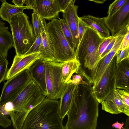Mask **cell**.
Segmentation results:
<instances>
[{"label":"cell","instance_id":"cb8c5ba5","mask_svg":"<svg viewBox=\"0 0 129 129\" xmlns=\"http://www.w3.org/2000/svg\"><path fill=\"white\" fill-rule=\"evenodd\" d=\"M58 18L60 22L62 30L65 37L71 48L75 51V47L72 34L67 23L63 18L61 19L59 17Z\"/></svg>","mask_w":129,"mask_h":129},{"label":"cell","instance_id":"2e32d148","mask_svg":"<svg viewBox=\"0 0 129 129\" xmlns=\"http://www.w3.org/2000/svg\"><path fill=\"white\" fill-rule=\"evenodd\" d=\"M28 69L31 79L39 86L43 93L47 94L45 62L40 59L34 62Z\"/></svg>","mask_w":129,"mask_h":129},{"label":"cell","instance_id":"bcb514c9","mask_svg":"<svg viewBox=\"0 0 129 129\" xmlns=\"http://www.w3.org/2000/svg\"><path fill=\"white\" fill-rule=\"evenodd\" d=\"M6 1V0H0V1L2 3L5 1Z\"/></svg>","mask_w":129,"mask_h":129},{"label":"cell","instance_id":"6da1fadb","mask_svg":"<svg viewBox=\"0 0 129 129\" xmlns=\"http://www.w3.org/2000/svg\"><path fill=\"white\" fill-rule=\"evenodd\" d=\"M91 85H77L67 115L64 129H95L99 115V102Z\"/></svg>","mask_w":129,"mask_h":129},{"label":"cell","instance_id":"f6af8a7d","mask_svg":"<svg viewBox=\"0 0 129 129\" xmlns=\"http://www.w3.org/2000/svg\"><path fill=\"white\" fill-rule=\"evenodd\" d=\"M29 0H25V1L24 4L26 5V6H27V8L29 6Z\"/></svg>","mask_w":129,"mask_h":129},{"label":"cell","instance_id":"ee69618b","mask_svg":"<svg viewBox=\"0 0 129 129\" xmlns=\"http://www.w3.org/2000/svg\"><path fill=\"white\" fill-rule=\"evenodd\" d=\"M129 117L126 120L125 124V126L124 129H129Z\"/></svg>","mask_w":129,"mask_h":129},{"label":"cell","instance_id":"52a82bcc","mask_svg":"<svg viewBox=\"0 0 129 129\" xmlns=\"http://www.w3.org/2000/svg\"><path fill=\"white\" fill-rule=\"evenodd\" d=\"M45 62L47 91L46 97L58 100L60 98L67 84L62 81L61 62Z\"/></svg>","mask_w":129,"mask_h":129},{"label":"cell","instance_id":"3957f363","mask_svg":"<svg viewBox=\"0 0 129 129\" xmlns=\"http://www.w3.org/2000/svg\"><path fill=\"white\" fill-rule=\"evenodd\" d=\"M59 101L46 97L28 113L21 129H64Z\"/></svg>","mask_w":129,"mask_h":129},{"label":"cell","instance_id":"e575fe53","mask_svg":"<svg viewBox=\"0 0 129 129\" xmlns=\"http://www.w3.org/2000/svg\"><path fill=\"white\" fill-rule=\"evenodd\" d=\"M74 0H55L60 12H64Z\"/></svg>","mask_w":129,"mask_h":129},{"label":"cell","instance_id":"8d00e7d4","mask_svg":"<svg viewBox=\"0 0 129 129\" xmlns=\"http://www.w3.org/2000/svg\"><path fill=\"white\" fill-rule=\"evenodd\" d=\"M86 26V24L79 17L78 28L79 44L80 41L83 35L85 27Z\"/></svg>","mask_w":129,"mask_h":129},{"label":"cell","instance_id":"f1b7e54d","mask_svg":"<svg viewBox=\"0 0 129 129\" xmlns=\"http://www.w3.org/2000/svg\"><path fill=\"white\" fill-rule=\"evenodd\" d=\"M41 42V36L40 33L36 37L33 44L24 55H27L39 51Z\"/></svg>","mask_w":129,"mask_h":129},{"label":"cell","instance_id":"60d3db41","mask_svg":"<svg viewBox=\"0 0 129 129\" xmlns=\"http://www.w3.org/2000/svg\"><path fill=\"white\" fill-rule=\"evenodd\" d=\"M25 0H12V3L15 5L22 7L23 6Z\"/></svg>","mask_w":129,"mask_h":129},{"label":"cell","instance_id":"4fadbf2b","mask_svg":"<svg viewBox=\"0 0 129 129\" xmlns=\"http://www.w3.org/2000/svg\"><path fill=\"white\" fill-rule=\"evenodd\" d=\"M32 9L42 19L48 20L58 18L61 12L55 0H36Z\"/></svg>","mask_w":129,"mask_h":129},{"label":"cell","instance_id":"30bf717a","mask_svg":"<svg viewBox=\"0 0 129 129\" xmlns=\"http://www.w3.org/2000/svg\"><path fill=\"white\" fill-rule=\"evenodd\" d=\"M105 21L113 36L129 24V0L113 15L105 17Z\"/></svg>","mask_w":129,"mask_h":129},{"label":"cell","instance_id":"7c38bea8","mask_svg":"<svg viewBox=\"0 0 129 129\" xmlns=\"http://www.w3.org/2000/svg\"><path fill=\"white\" fill-rule=\"evenodd\" d=\"M39 22L42 38V42L39 50L41 53L40 59L45 61H53L55 58L54 51L46 28V23L45 19H42L40 16Z\"/></svg>","mask_w":129,"mask_h":129},{"label":"cell","instance_id":"7402d4cb","mask_svg":"<svg viewBox=\"0 0 129 129\" xmlns=\"http://www.w3.org/2000/svg\"><path fill=\"white\" fill-rule=\"evenodd\" d=\"M26 6H18L10 4L7 2L2 3L0 8V17L4 21L9 23L11 18L16 15L23 12Z\"/></svg>","mask_w":129,"mask_h":129},{"label":"cell","instance_id":"836d02e7","mask_svg":"<svg viewBox=\"0 0 129 129\" xmlns=\"http://www.w3.org/2000/svg\"><path fill=\"white\" fill-rule=\"evenodd\" d=\"M12 124L11 121L8 117V115L3 114L0 110V125L6 128L10 126Z\"/></svg>","mask_w":129,"mask_h":129},{"label":"cell","instance_id":"9a60e30c","mask_svg":"<svg viewBox=\"0 0 129 129\" xmlns=\"http://www.w3.org/2000/svg\"><path fill=\"white\" fill-rule=\"evenodd\" d=\"M73 2L62 13L63 18L67 23L71 33L75 51L79 44V17L77 15L78 6L74 5Z\"/></svg>","mask_w":129,"mask_h":129},{"label":"cell","instance_id":"ba28073f","mask_svg":"<svg viewBox=\"0 0 129 129\" xmlns=\"http://www.w3.org/2000/svg\"><path fill=\"white\" fill-rule=\"evenodd\" d=\"M116 54L99 81L92 87L94 94L99 103H101L116 89Z\"/></svg>","mask_w":129,"mask_h":129},{"label":"cell","instance_id":"ab89813d","mask_svg":"<svg viewBox=\"0 0 129 129\" xmlns=\"http://www.w3.org/2000/svg\"><path fill=\"white\" fill-rule=\"evenodd\" d=\"M124 125V123L123 122H122V123H121L118 122V121H117L116 122L112 124V127L119 129H124V128L123 127Z\"/></svg>","mask_w":129,"mask_h":129},{"label":"cell","instance_id":"ffe728a7","mask_svg":"<svg viewBox=\"0 0 129 129\" xmlns=\"http://www.w3.org/2000/svg\"><path fill=\"white\" fill-rule=\"evenodd\" d=\"M0 19V52L7 58L9 50L14 46L12 34L8 30V27Z\"/></svg>","mask_w":129,"mask_h":129},{"label":"cell","instance_id":"f35d334b","mask_svg":"<svg viewBox=\"0 0 129 129\" xmlns=\"http://www.w3.org/2000/svg\"><path fill=\"white\" fill-rule=\"evenodd\" d=\"M129 48V31L125 35L119 50H124Z\"/></svg>","mask_w":129,"mask_h":129},{"label":"cell","instance_id":"484cf974","mask_svg":"<svg viewBox=\"0 0 129 129\" xmlns=\"http://www.w3.org/2000/svg\"><path fill=\"white\" fill-rule=\"evenodd\" d=\"M128 0H115L109 6L107 14L108 16L113 15Z\"/></svg>","mask_w":129,"mask_h":129},{"label":"cell","instance_id":"b9f144b4","mask_svg":"<svg viewBox=\"0 0 129 129\" xmlns=\"http://www.w3.org/2000/svg\"><path fill=\"white\" fill-rule=\"evenodd\" d=\"M36 1V0H29V6L27 9L28 10L32 9Z\"/></svg>","mask_w":129,"mask_h":129},{"label":"cell","instance_id":"44dd1931","mask_svg":"<svg viewBox=\"0 0 129 129\" xmlns=\"http://www.w3.org/2000/svg\"><path fill=\"white\" fill-rule=\"evenodd\" d=\"M63 82L67 84L71 82V77L74 73L77 74L81 64L76 58L61 62Z\"/></svg>","mask_w":129,"mask_h":129},{"label":"cell","instance_id":"d590c367","mask_svg":"<svg viewBox=\"0 0 129 129\" xmlns=\"http://www.w3.org/2000/svg\"><path fill=\"white\" fill-rule=\"evenodd\" d=\"M71 83L75 85H77L80 84L87 83L84 81L82 75L79 74H76L73 75L72 77Z\"/></svg>","mask_w":129,"mask_h":129},{"label":"cell","instance_id":"7bdbcfd3","mask_svg":"<svg viewBox=\"0 0 129 129\" xmlns=\"http://www.w3.org/2000/svg\"><path fill=\"white\" fill-rule=\"evenodd\" d=\"M89 1H91L94 2L95 3L99 4H103L106 1L108 0H88Z\"/></svg>","mask_w":129,"mask_h":129},{"label":"cell","instance_id":"d4e9b609","mask_svg":"<svg viewBox=\"0 0 129 129\" xmlns=\"http://www.w3.org/2000/svg\"><path fill=\"white\" fill-rule=\"evenodd\" d=\"M8 64L7 58L0 52V83L5 80L8 70Z\"/></svg>","mask_w":129,"mask_h":129},{"label":"cell","instance_id":"1f68e13d","mask_svg":"<svg viewBox=\"0 0 129 129\" xmlns=\"http://www.w3.org/2000/svg\"><path fill=\"white\" fill-rule=\"evenodd\" d=\"M116 90L124 104L129 108V91L118 89Z\"/></svg>","mask_w":129,"mask_h":129},{"label":"cell","instance_id":"277c9868","mask_svg":"<svg viewBox=\"0 0 129 129\" xmlns=\"http://www.w3.org/2000/svg\"><path fill=\"white\" fill-rule=\"evenodd\" d=\"M46 97L39 86L32 79L12 102L14 109L9 115L14 128L21 129L29 112Z\"/></svg>","mask_w":129,"mask_h":129},{"label":"cell","instance_id":"5b68a950","mask_svg":"<svg viewBox=\"0 0 129 129\" xmlns=\"http://www.w3.org/2000/svg\"><path fill=\"white\" fill-rule=\"evenodd\" d=\"M9 23L16 55L19 56L24 55L36 39L32 25L28 16L23 12L12 17Z\"/></svg>","mask_w":129,"mask_h":129},{"label":"cell","instance_id":"74e56055","mask_svg":"<svg viewBox=\"0 0 129 129\" xmlns=\"http://www.w3.org/2000/svg\"><path fill=\"white\" fill-rule=\"evenodd\" d=\"M117 36H115V38L110 42L105 49L103 52L100 56L101 59L107 55L112 49L116 41Z\"/></svg>","mask_w":129,"mask_h":129},{"label":"cell","instance_id":"7a4b0ae2","mask_svg":"<svg viewBox=\"0 0 129 129\" xmlns=\"http://www.w3.org/2000/svg\"><path fill=\"white\" fill-rule=\"evenodd\" d=\"M105 38L96 30L86 26L82 38L75 51L76 58L81 65L77 73L88 83L93 84L94 73L101 59L99 47Z\"/></svg>","mask_w":129,"mask_h":129},{"label":"cell","instance_id":"8992f818","mask_svg":"<svg viewBox=\"0 0 129 129\" xmlns=\"http://www.w3.org/2000/svg\"><path fill=\"white\" fill-rule=\"evenodd\" d=\"M46 26L54 49V61L62 62L76 58L75 51L71 47L65 37L58 18H53Z\"/></svg>","mask_w":129,"mask_h":129},{"label":"cell","instance_id":"e0dca14e","mask_svg":"<svg viewBox=\"0 0 129 129\" xmlns=\"http://www.w3.org/2000/svg\"><path fill=\"white\" fill-rule=\"evenodd\" d=\"M129 59H124L116 65V89L129 91Z\"/></svg>","mask_w":129,"mask_h":129},{"label":"cell","instance_id":"83f0119b","mask_svg":"<svg viewBox=\"0 0 129 129\" xmlns=\"http://www.w3.org/2000/svg\"><path fill=\"white\" fill-rule=\"evenodd\" d=\"M31 15L32 25L34 33L36 38L40 33L39 16L37 13L34 12H33Z\"/></svg>","mask_w":129,"mask_h":129},{"label":"cell","instance_id":"603a6c76","mask_svg":"<svg viewBox=\"0 0 129 129\" xmlns=\"http://www.w3.org/2000/svg\"><path fill=\"white\" fill-rule=\"evenodd\" d=\"M112 58L107 55L99 61L95 71L94 80L93 86L96 85L99 81Z\"/></svg>","mask_w":129,"mask_h":129},{"label":"cell","instance_id":"9c48e42d","mask_svg":"<svg viewBox=\"0 0 129 129\" xmlns=\"http://www.w3.org/2000/svg\"><path fill=\"white\" fill-rule=\"evenodd\" d=\"M32 79L28 69L7 80L3 86L0 96V106L12 102Z\"/></svg>","mask_w":129,"mask_h":129},{"label":"cell","instance_id":"8fae6325","mask_svg":"<svg viewBox=\"0 0 129 129\" xmlns=\"http://www.w3.org/2000/svg\"><path fill=\"white\" fill-rule=\"evenodd\" d=\"M40 51L20 56L15 55L10 68L8 70L5 80L13 77L22 71L28 69L35 61L40 59Z\"/></svg>","mask_w":129,"mask_h":129},{"label":"cell","instance_id":"5bb4252c","mask_svg":"<svg viewBox=\"0 0 129 129\" xmlns=\"http://www.w3.org/2000/svg\"><path fill=\"white\" fill-rule=\"evenodd\" d=\"M101 103L102 110L106 112L117 114L122 113L129 116V108L124 104L116 89Z\"/></svg>","mask_w":129,"mask_h":129},{"label":"cell","instance_id":"4dcf8cb0","mask_svg":"<svg viewBox=\"0 0 129 129\" xmlns=\"http://www.w3.org/2000/svg\"><path fill=\"white\" fill-rule=\"evenodd\" d=\"M14 109V106L12 102L9 101L0 106V110L4 115H9Z\"/></svg>","mask_w":129,"mask_h":129},{"label":"cell","instance_id":"ac0fdd59","mask_svg":"<svg viewBox=\"0 0 129 129\" xmlns=\"http://www.w3.org/2000/svg\"><path fill=\"white\" fill-rule=\"evenodd\" d=\"M86 25L97 31L103 38H107L110 36V31L105 21V17L100 18L88 15L79 17Z\"/></svg>","mask_w":129,"mask_h":129},{"label":"cell","instance_id":"4316f807","mask_svg":"<svg viewBox=\"0 0 129 129\" xmlns=\"http://www.w3.org/2000/svg\"><path fill=\"white\" fill-rule=\"evenodd\" d=\"M125 35L122 34L115 36H117L116 39L112 49L107 55L108 56L113 58L119 49Z\"/></svg>","mask_w":129,"mask_h":129},{"label":"cell","instance_id":"d6986e66","mask_svg":"<svg viewBox=\"0 0 129 129\" xmlns=\"http://www.w3.org/2000/svg\"><path fill=\"white\" fill-rule=\"evenodd\" d=\"M77 85L71 82L67 84L60 98V114L61 118L63 119L70 108Z\"/></svg>","mask_w":129,"mask_h":129},{"label":"cell","instance_id":"f546056e","mask_svg":"<svg viewBox=\"0 0 129 129\" xmlns=\"http://www.w3.org/2000/svg\"><path fill=\"white\" fill-rule=\"evenodd\" d=\"M116 64L126 59H129V48L124 50H119L116 54Z\"/></svg>","mask_w":129,"mask_h":129},{"label":"cell","instance_id":"d6a6232c","mask_svg":"<svg viewBox=\"0 0 129 129\" xmlns=\"http://www.w3.org/2000/svg\"><path fill=\"white\" fill-rule=\"evenodd\" d=\"M115 37V36L112 35L107 38H105L100 44L99 47V51L100 56L109 43Z\"/></svg>","mask_w":129,"mask_h":129}]
</instances>
